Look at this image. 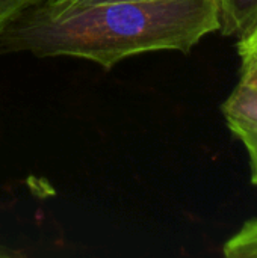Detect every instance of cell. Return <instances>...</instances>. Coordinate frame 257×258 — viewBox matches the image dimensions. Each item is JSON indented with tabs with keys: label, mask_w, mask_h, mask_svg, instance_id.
<instances>
[{
	"label": "cell",
	"mask_w": 257,
	"mask_h": 258,
	"mask_svg": "<svg viewBox=\"0 0 257 258\" xmlns=\"http://www.w3.org/2000/svg\"><path fill=\"white\" fill-rule=\"evenodd\" d=\"M220 30V0H133L45 18L24 11L0 35V51L38 57L73 56L112 68L159 50L189 53Z\"/></svg>",
	"instance_id": "1"
},
{
	"label": "cell",
	"mask_w": 257,
	"mask_h": 258,
	"mask_svg": "<svg viewBox=\"0 0 257 258\" xmlns=\"http://www.w3.org/2000/svg\"><path fill=\"white\" fill-rule=\"evenodd\" d=\"M257 12V0H220V30L227 36H239Z\"/></svg>",
	"instance_id": "2"
},
{
	"label": "cell",
	"mask_w": 257,
	"mask_h": 258,
	"mask_svg": "<svg viewBox=\"0 0 257 258\" xmlns=\"http://www.w3.org/2000/svg\"><path fill=\"white\" fill-rule=\"evenodd\" d=\"M223 254L227 258H257V218L247 221L224 243Z\"/></svg>",
	"instance_id": "3"
},
{
	"label": "cell",
	"mask_w": 257,
	"mask_h": 258,
	"mask_svg": "<svg viewBox=\"0 0 257 258\" xmlns=\"http://www.w3.org/2000/svg\"><path fill=\"white\" fill-rule=\"evenodd\" d=\"M115 2H133V0H39L38 3H35L26 11L38 17L56 18L85 8L105 5V3H115Z\"/></svg>",
	"instance_id": "4"
},
{
	"label": "cell",
	"mask_w": 257,
	"mask_h": 258,
	"mask_svg": "<svg viewBox=\"0 0 257 258\" xmlns=\"http://www.w3.org/2000/svg\"><path fill=\"white\" fill-rule=\"evenodd\" d=\"M233 135L242 142V145L248 154L251 183L257 186V130H241Z\"/></svg>",
	"instance_id": "5"
},
{
	"label": "cell",
	"mask_w": 257,
	"mask_h": 258,
	"mask_svg": "<svg viewBox=\"0 0 257 258\" xmlns=\"http://www.w3.org/2000/svg\"><path fill=\"white\" fill-rule=\"evenodd\" d=\"M236 48H238L239 56L257 53V12L253 17L251 23L244 30V33L239 35V41H238Z\"/></svg>",
	"instance_id": "6"
}]
</instances>
